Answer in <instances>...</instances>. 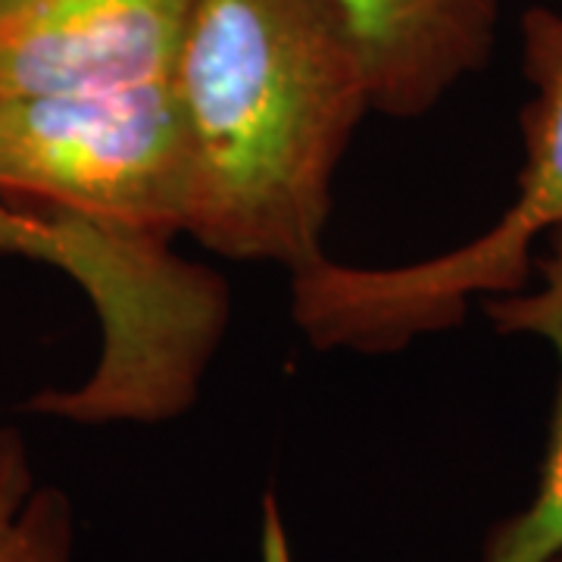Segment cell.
<instances>
[{"instance_id": "6da1fadb", "label": "cell", "mask_w": 562, "mask_h": 562, "mask_svg": "<svg viewBox=\"0 0 562 562\" xmlns=\"http://www.w3.org/2000/svg\"><path fill=\"white\" fill-rule=\"evenodd\" d=\"M188 144L184 235L225 260H325L331 184L372 110L335 0H191L172 66Z\"/></svg>"}, {"instance_id": "7a4b0ae2", "label": "cell", "mask_w": 562, "mask_h": 562, "mask_svg": "<svg viewBox=\"0 0 562 562\" xmlns=\"http://www.w3.org/2000/svg\"><path fill=\"white\" fill-rule=\"evenodd\" d=\"M525 160L516 198L479 238L403 266H344L328 257L291 276V313L322 350L391 353L460 325L475 301L522 291L538 244L562 228V13H522Z\"/></svg>"}, {"instance_id": "3957f363", "label": "cell", "mask_w": 562, "mask_h": 562, "mask_svg": "<svg viewBox=\"0 0 562 562\" xmlns=\"http://www.w3.org/2000/svg\"><path fill=\"white\" fill-rule=\"evenodd\" d=\"M0 201L172 247L188 216V144L169 79L0 101Z\"/></svg>"}, {"instance_id": "277c9868", "label": "cell", "mask_w": 562, "mask_h": 562, "mask_svg": "<svg viewBox=\"0 0 562 562\" xmlns=\"http://www.w3.org/2000/svg\"><path fill=\"white\" fill-rule=\"evenodd\" d=\"M191 0H0V101L172 76Z\"/></svg>"}, {"instance_id": "5b68a950", "label": "cell", "mask_w": 562, "mask_h": 562, "mask_svg": "<svg viewBox=\"0 0 562 562\" xmlns=\"http://www.w3.org/2000/svg\"><path fill=\"white\" fill-rule=\"evenodd\" d=\"M360 41L372 110L416 120L491 60L506 0H335Z\"/></svg>"}, {"instance_id": "8992f818", "label": "cell", "mask_w": 562, "mask_h": 562, "mask_svg": "<svg viewBox=\"0 0 562 562\" xmlns=\"http://www.w3.org/2000/svg\"><path fill=\"white\" fill-rule=\"evenodd\" d=\"M531 279L538 281H528L522 291L482 301L484 316L501 335L550 344L560 362V391L535 494L519 513L491 528L479 562H553L562 553V228L543 238Z\"/></svg>"}, {"instance_id": "52a82bcc", "label": "cell", "mask_w": 562, "mask_h": 562, "mask_svg": "<svg viewBox=\"0 0 562 562\" xmlns=\"http://www.w3.org/2000/svg\"><path fill=\"white\" fill-rule=\"evenodd\" d=\"M0 562H79L76 509L41 482L20 428L0 422Z\"/></svg>"}, {"instance_id": "ba28073f", "label": "cell", "mask_w": 562, "mask_h": 562, "mask_svg": "<svg viewBox=\"0 0 562 562\" xmlns=\"http://www.w3.org/2000/svg\"><path fill=\"white\" fill-rule=\"evenodd\" d=\"M0 254L10 257H25V260L44 262L66 272L72 247L66 232L57 228L54 222L41 220L35 213L0 201Z\"/></svg>"}, {"instance_id": "9c48e42d", "label": "cell", "mask_w": 562, "mask_h": 562, "mask_svg": "<svg viewBox=\"0 0 562 562\" xmlns=\"http://www.w3.org/2000/svg\"><path fill=\"white\" fill-rule=\"evenodd\" d=\"M553 562H562V553H560V557H557V560H553Z\"/></svg>"}]
</instances>
